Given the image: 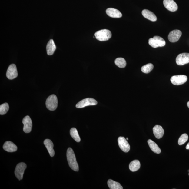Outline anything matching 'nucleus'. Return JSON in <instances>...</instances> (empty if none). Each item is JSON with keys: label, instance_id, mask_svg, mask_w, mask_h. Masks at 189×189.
Masks as SVG:
<instances>
[{"label": "nucleus", "instance_id": "1", "mask_svg": "<svg viewBox=\"0 0 189 189\" xmlns=\"http://www.w3.org/2000/svg\"><path fill=\"white\" fill-rule=\"evenodd\" d=\"M67 157L69 165L72 170L78 171L79 170L78 164L73 150L71 148H69L67 150Z\"/></svg>", "mask_w": 189, "mask_h": 189}, {"label": "nucleus", "instance_id": "2", "mask_svg": "<svg viewBox=\"0 0 189 189\" xmlns=\"http://www.w3.org/2000/svg\"><path fill=\"white\" fill-rule=\"evenodd\" d=\"M96 39L101 41H106L112 37V34L109 30L103 29L98 31L94 34Z\"/></svg>", "mask_w": 189, "mask_h": 189}, {"label": "nucleus", "instance_id": "3", "mask_svg": "<svg viewBox=\"0 0 189 189\" xmlns=\"http://www.w3.org/2000/svg\"><path fill=\"white\" fill-rule=\"evenodd\" d=\"M46 105L47 108L51 111H54L57 108L58 100L57 96L52 94L49 96L46 101Z\"/></svg>", "mask_w": 189, "mask_h": 189}, {"label": "nucleus", "instance_id": "4", "mask_svg": "<svg viewBox=\"0 0 189 189\" xmlns=\"http://www.w3.org/2000/svg\"><path fill=\"white\" fill-rule=\"evenodd\" d=\"M148 44L153 48L163 47L165 45L166 42L162 38L155 36L153 38H151L148 40Z\"/></svg>", "mask_w": 189, "mask_h": 189}, {"label": "nucleus", "instance_id": "5", "mask_svg": "<svg viewBox=\"0 0 189 189\" xmlns=\"http://www.w3.org/2000/svg\"><path fill=\"white\" fill-rule=\"evenodd\" d=\"M98 104V102L94 99L88 98L78 102L76 105L78 108H82L90 105H95Z\"/></svg>", "mask_w": 189, "mask_h": 189}, {"label": "nucleus", "instance_id": "6", "mask_svg": "<svg viewBox=\"0 0 189 189\" xmlns=\"http://www.w3.org/2000/svg\"><path fill=\"white\" fill-rule=\"evenodd\" d=\"M26 167V164L24 163H19L17 165L15 170V175L19 181L23 178L24 171Z\"/></svg>", "mask_w": 189, "mask_h": 189}, {"label": "nucleus", "instance_id": "7", "mask_svg": "<svg viewBox=\"0 0 189 189\" xmlns=\"http://www.w3.org/2000/svg\"><path fill=\"white\" fill-rule=\"evenodd\" d=\"M187 79V76L185 75H177L172 76L170 80L173 85H179L184 84Z\"/></svg>", "mask_w": 189, "mask_h": 189}, {"label": "nucleus", "instance_id": "8", "mask_svg": "<svg viewBox=\"0 0 189 189\" xmlns=\"http://www.w3.org/2000/svg\"><path fill=\"white\" fill-rule=\"evenodd\" d=\"M176 62L179 66H183L189 63V53H183L179 54L176 58Z\"/></svg>", "mask_w": 189, "mask_h": 189}, {"label": "nucleus", "instance_id": "9", "mask_svg": "<svg viewBox=\"0 0 189 189\" xmlns=\"http://www.w3.org/2000/svg\"><path fill=\"white\" fill-rule=\"evenodd\" d=\"M6 77L10 80H13L17 78L18 75L16 66L14 64L10 65L6 72Z\"/></svg>", "mask_w": 189, "mask_h": 189}, {"label": "nucleus", "instance_id": "10", "mask_svg": "<svg viewBox=\"0 0 189 189\" xmlns=\"http://www.w3.org/2000/svg\"><path fill=\"white\" fill-rule=\"evenodd\" d=\"M118 142L119 147L123 152H128L129 151L130 145L124 137H119L118 139Z\"/></svg>", "mask_w": 189, "mask_h": 189}, {"label": "nucleus", "instance_id": "11", "mask_svg": "<svg viewBox=\"0 0 189 189\" xmlns=\"http://www.w3.org/2000/svg\"><path fill=\"white\" fill-rule=\"evenodd\" d=\"M24 124L23 131L26 133H30L32 129V122L30 117L27 116L24 117L22 120Z\"/></svg>", "mask_w": 189, "mask_h": 189}, {"label": "nucleus", "instance_id": "12", "mask_svg": "<svg viewBox=\"0 0 189 189\" xmlns=\"http://www.w3.org/2000/svg\"><path fill=\"white\" fill-rule=\"evenodd\" d=\"M181 35L182 32L181 31L173 30L169 34L168 39L171 42H175L178 41Z\"/></svg>", "mask_w": 189, "mask_h": 189}, {"label": "nucleus", "instance_id": "13", "mask_svg": "<svg viewBox=\"0 0 189 189\" xmlns=\"http://www.w3.org/2000/svg\"><path fill=\"white\" fill-rule=\"evenodd\" d=\"M163 4L165 8L171 12H175L178 8V6L173 0H164Z\"/></svg>", "mask_w": 189, "mask_h": 189}, {"label": "nucleus", "instance_id": "14", "mask_svg": "<svg viewBox=\"0 0 189 189\" xmlns=\"http://www.w3.org/2000/svg\"><path fill=\"white\" fill-rule=\"evenodd\" d=\"M3 148L4 150L9 152L16 151L17 150V146L11 141L5 142L3 145Z\"/></svg>", "mask_w": 189, "mask_h": 189}, {"label": "nucleus", "instance_id": "15", "mask_svg": "<svg viewBox=\"0 0 189 189\" xmlns=\"http://www.w3.org/2000/svg\"><path fill=\"white\" fill-rule=\"evenodd\" d=\"M107 15L109 16L114 18H120L122 17V15L118 10L116 9L109 8L106 11Z\"/></svg>", "mask_w": 189, "mask_h": 189}, {"label": "nucleus", "instance_id": "16", "mask_svg": "<svg viewBox=\"0 0 189 189\" xmlns=\"http://www.w3.org/2000/svg\"><path fill=\"white\" fill-rule=\"evenodd\" d=\"M153 133L154 136L157 139H160L164 134V131L162 127L160 125H156L153 128Z\"/></svg>", "mask_w": 189, "mask_h": 189}, {"label": "nucleus", "instance_id": "17", "mask_svg": "<svg viewBox=\"0 0 189 189\" xmlns=\"http://www.w3.org/2000/svg\"><path fill=\"white\" fill-rule=\"evenodd\" d=\"M142 14L145 18L152 22H155L157 20L156 15L154 13L149 10L144 9L142 11Z\"/></svg>", "mask_w": 189, "mask_h": 189}, {"label": "nucleus", "instance_id": "18", "mask_svg": "<svg viewBox=\"0 0 189 189\" xmlns=\"http://www.w3.org/2000/svg\"><path fill=\"white\" fill-rule=\"evenodd\" d=\"M44 144L48 150L50 156L51 157L55 156V152L53 149L54 145L52 141L50 139H46L44 141Z\"/></svg>", "mask_w": 189, "mask_h": 189}, {"label": "nucleus", "instance_id": "19", "mask_svg": "<svg viewBox=\"0 0 189 189\" xmlns=\"http://www.w3.org/2000/svg\"><path fill=\"white\" fill-rule=\"evenodd\" d=\"M47 55H53L56 49V46L53 39L48 41L46 47Z\"/></svg>", "mask_w": 189, "mask_h": 189}, {"label": "nucleus", "instance_id": "20", "mask_svg": "<svg viewBox=\"0 0 189 189\" xmlns=\"http://www.w3.org/2000/svg\"><path fill=\"white\" fill-rule=\"evenodd\" d=\"M148 145L153 152L157 154H159L161 152V150L158 147V146L154 141L151 139H149L148 141Z\"/></svg>", "mask_w": 189, "mask_h": 189}, {"label": "nucleus", "instance_id": "21", "mask_svg": "<svg viewBox=\"0 0 189 189\" xmlns=\"http://www.w3.org/2000/svg\"><path fill=\"white\" fill-rule=\"evenodd\" d=\"M141 167L140 162L137 160L133 161L130 163L129 168L132 172H136L138 171Z\"/></svg>", "mask_w": 189, "mask_h": 189}, {"label": "nucleus", "instance_id": "22", "mask_svg": "<svg viewBox=\"0 0 189 189\" xmlns=\"http://www.w3.org/2000/svg\"><path fill=\"white\" fill-rule=\"evenodd\" d=\"M108 184L110 189H123V187L120 183L114 181L111 179H109L108 181Z\"/></svg>", "mask_w": 189, "mask_h": 189}, {"label": "nucleus", "instance_id": "23", "mask_svg": "<svg viewBox=\"0 0 189 189\" xmlns=\"http://www.w3.org/2000/svg\"><path fill=\"white\" fill-rule=\"evenodd\" d=\"M70 134L74 140L77 142H80L81 141L80 137L79 135L77 129L75 128H72L70 131Z\"/></svg>", "mask_w": 189, "mask_h": 189}, {"label": "nucleus", "instance_id": "24", "mask_svg": "<svg viewBox=\"0 0 189 189\" xmlns=\"http://www.w3.org/2000/svg\"><path fill=\"white\" fill-rule=\"evenodd\" d=\"M114 62L117 66L121 68H125L127 65L125 60L122 58H117Z\"/></svg>", "mask_w": 189, "mask_h": 189}, {"label": "nucleus", "instance_id": "25", "mask_svg": "<svg viewBox=\"0 0 189 189\" xmlns=\"http://www.w3.org/2000/svg\"><path fill=\"white\" fill-rule=\"evenodd\" d=\"M154 67V65L151 63H149L142 67L141 71L144 73H149L152 70Z\"/></svg>", "mask_w": 189, "mask_h": 189}, {"label": "nucleus", "instance_id": "26", "mask_svg": "<svg viewBox=\"0 0 189 189\" xmlns=\"http://www.w3.org/2000/svg\"><path fill=\"white\" fill-rule=\"evenodd\" d=\"M9 109L8 104L5 103L0 106V114L1 115H4L6 114Z\"/></svg>", "mask_w": 189, "mask_h": 189}, {"label": "nucleus", "instance_id": "27", "mask_svg": "<svg viewBox=\"0 0 189 189\" xmlns=\"http://www.w3.org/2000/svg\"><path fill=\"white\" fill-rule=\"evenodd\" d=\"M188 138V135L186 134H182L178 140V144L180 145H183L187 141Z\"/></svg>", "mask_w": 189, "mask_h": 189}, {"label": "nucleus", "instance_id": "28", "mask_svg": "<svg viewBox=\"0 0 189 189\" xmlns=\"http://www.w3.org/2000/svg\"><path fill=\"white\" fill-rule=\"evenodd\" d=\"M186 148V149L189 150V142L187 144V145Z\"/></svg>", "mask_w": 189, "mask_h": 189}, {"label": "nucleus", "instance_id": "29", "mask_svg": "<svg viewBox=\"0 0 189 189\" xmlns=\"http://www.w3.org/2000/svg\"><path fill=\"white\" fill-rule=\"evenodd\" d=\"M187 107H188L189 108V101L187 103Z\"/></svg>", "mask_w": 189, "mask_h": 189}, {"label": "nucleus", "instance_id": "30", "mask_svg": "<svg viewBox=\"0 0 189 189\" xmlns=\"http://www.w3.org/2000/svg\"><path fill=\"white\" fill-rule=\"evenodd\" d=\"M126 139H127V140H129V138H126Z\"/></svg>", "mask_w": 189, "mask_h": 189}, {"label": "nucleus", "instance_id": "31", "mask_svg": "<svg viewBox=\"0 0 189 189\" xmlns=\"http://www.w3.org/2000/svg\"><path fill=\"white\" fill-rule=\"evenodd\" d=\"M188 171L189 172V170H188Z\"/></svg>", "mask_w": 189, "mask_h": 189}, {"label": "nucleus", "instance_id": "32", "mask_svg": "<svg viewBox=\"0 0 189 189\" xmlns=\"http://www.w3.org/2000/svg\"></svg>", "mask_w": 189, "mask_h": 189}]
</instances>
